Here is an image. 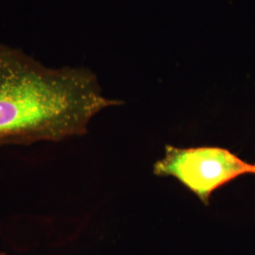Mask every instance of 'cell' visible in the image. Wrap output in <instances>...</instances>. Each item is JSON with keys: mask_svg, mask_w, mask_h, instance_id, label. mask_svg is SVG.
<instances>
[{"mask_svg": "<svg viewBox=\"0 0 255 255\" xmlns=\"http://www.w3.org/2000/svg\"><path fill=\"white\" fill-rule=\"evenodd\" d=\"M122 103L102 95L88 68L46 66L0 42V146L82 136L96 115Z\"/></svg>", "mask_w": 255, "mask_h": 255, "instance_id": "6da1fadb", "label": "cell"}, {"mask_svg": "<svg viewBox=\"0 0 255 255\" xmlns=\"http://www.w3.org/2000/svg\"><path fill=\"white\" fill-rule=\"evenodd\" d=\"M153 173L173 177L203 204L209 205L214 192L241 176L255 175V164L219 146L185 148L167 145L164 157L155 163Z\"/></svg>", "mask_w": 255, "mask_h": 255, "instance_id": "7a4b0ae2", "label": "cell"}, {"mask_svg": "<svg viewBox=\"0 0 255 255\" xmlns=\"http://www.w3.org/2000/svg\"><path fill=\"white\" fill-rule=\"evenodd\" d=\"M0 255H6V254H4V253H2V252H0Z\"/></svg>", "mask_w": 255, "mask_h": 255, "instance_id": "3957f363", "label": "cell"}]
</instances>
